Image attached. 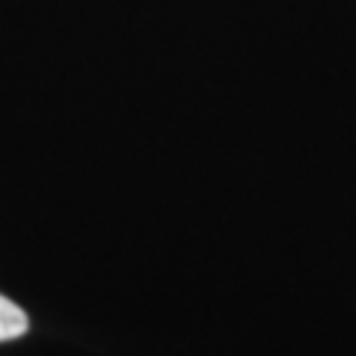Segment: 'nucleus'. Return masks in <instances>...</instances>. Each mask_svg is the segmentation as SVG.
I'll return each mask as SVG.
<instances>
[{"mask_svg": "<svg viewBox=\"0 0 356 356\" xmlns=\"http://www.w3.org/2000/svg\"><path fill=\"white\" fill-rule=\"evenodd\" d=\"M27 330H30V318L24 315V309H18L13 300L0 294V341H13L24 336Z\"/></svg>", "mask_w": 356, "mask_h": 356, "instance_id": "1", "label": "nucleus"}]
</instances>
